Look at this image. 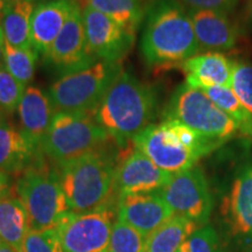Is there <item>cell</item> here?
<instances>
[{
  "label": "cell",
  "mask_w": 252,
  "mask_h": 252,
  "mask_svg": "<svg viewBox=\"0 0 252 252\" xmlns=\"http://www.w3.org/2000/svg\"><path fill=\"white\" fill-rule=\"evenodd\" d=\"M77 0H45L36 4L32 15V48L43 59L77 5Z\"/></svg>",
  "instance_id": "obj_17"
},
{
  "label": "cell",
  "mask_w": 252,
  "mask_h": 252,
  "mask_svg": "<svg viewBox=\"0 0 252 252\" xmlns=\"http://www.w3.org/2000/svg\"><path fill=\"white\" fill-rule=\"evenodd\" d=\"M58 174L69 209L74 214H87L112 203L116 194L115 159L99 149L58 166Z\"/></svg>",
  "instance_id": "obj_3"
},
{
  "label": "cell",
  "mask_w": 252,
  "mask_h": 252,
  "mask_svg": "<svg viewBox=\"0 0 252 252\" xmlns=\"http://www.w3.org/2000/svg\"><path fill=\"white\" fill-rule=\"evenodd\" d=\"M230 88L252 116V62L242 60L234 62Z\"/></svg>",
  "instance_id": "obj_29"
},
{
  "label": "cell",
  "mask_w": 252,
  "mask_h": 252,
  "mask_svg": "<svg viewBox=\"0 0 252 252\" xmlns=\"http://www.w3.org/2000/svg\"><path fill=\"white\" fill-rule=\"evenodd\" d=\"M31 230L30 220L18 196L8 195L0 201V241L23 252L24 241Z\"/></svg>",
  "instance_id": "obj_22"
},
{
  "label": "cell",
  "mask_w": 252,
  "mask_h": 252,
  "mask_svg": "<svg viewBox=\"0 0 252 252\" xmlns=\"http://www.w3.org/2000/svg\"><path fill=\"white\" fill-rule=\"evenodd\" d=\"M158 193L175 215L190 220L198 228L209 223L214 209V196L201 167L194 166L176 173Z\"/></svg>",
  "instance_id": "obj_9"
},
{
  "label": "cell",
  "mask_w": 252,
  "mask_h": 252,
  "mask_svg": "<svg viewBox=\"0 0 252 252\" xmlns=\"http://www.w3.org/2000/svg\"><path fill=\"white\" fill-rule=\"evenodd\" d=\"M197 229L190 220L174 214L145 238L144 252H176Z\"/></svg>",
  "instance_id": "obj_23"
},
{
  "label": "cell",
  "mask_w": 252,
  "mask_h": 252,
  "mask_svg": "<svg viewBox=\"0 0 252 252\" xmlns=\"http://www.w3.org/2000/svg\"><path fill=\"white\" fill-rule=\"evenodd\" d=\"M2 117H4V113H2L1 110H0V121H1Z\"/></svg>",
  "instance_id": "obj_39"
},
{
  "label": "cell",
  "mask_w": 252,
  "mask_h": 252,
  "mask_svg": "<svg viewBox=\"0 0 252 252\" xmlns=\"http://www.w3.org/2000/svg\"><path fill=\"white\" fill-rule=\"evenodd\" d=\"M17 111L20 131L36 150L41 151V144L56 113L48 93L35 86L27 87Z\"/></svg>",
  "instance_id": "obj_18"
},
{
  "label": "cell",
  "mask_w": 252,
  "mask_h": 252,
  "mask_svg": "<svg viewBox=\"0 0 252 252\" xmlns=\"http://www.w3.org/2000/svg\"><path fill=\"white\" fill-rule=\"evenodd\" d=\"M117 208L111 203L87 214L69 213L56 226L64 252H106Z\"/></svg>",
  "instance_id": "obj_10"
},
{
  "label": "cell",
  "mask_w": 252,
  "mask_h": 252,
  "mask_svg": "<svg viewBox=\"0 0 252 252\" xmlns=\"http://www.w3.org/2000/svg\"><path fill=\"white\" fill-rule=\"evenodd\" d=\"M4 47H5V37H4V33H2L1 26H0V63H2V60H4Z\"/></svg>",
  "instance_id": "obj_35"
},
{
  "label": "cell",
  "mask_w": 252,
  "mask_h": 252,
  "mask_svg": "<svg viewBox=\"0 0 252 252\" xmlns=\"http://www.w3.org/2000/svg\"><path fill=\"white\" fill-rule=\"evenodd\" d=\"M186 243L189 252H228L219 232L210 224L198 228Z\"/></svg>",
  "instance_id": "obj_31"
},
{
  "label": "cell",
  "mask_w": 252,
  "mask_h": 252,
  "mask_svg": "<svg viewBox=\"0 0 252 252\" xmlns=\"http://www.w3.org/2000/svg\"><path fill=\"white\" fill-rule=\"evenodd\" d=\"M83 23L88 47L97 60L121 62L134 45L135 35L90 6L83 8Z\"/></svg>",
  "instance_id": "obj_13"
},
{
  "label": "cell",
  "mask_w": 252,
  "mask_h": 252,
  "mask_svg": "<svg viewBox=\"0 0 252 252\" xmlns=\"http://www.w3.org/2000/svg\"><path fill=\"white\" fill-rule=\"evenodd\" d=\"M188 9H214V11L231 13L239 0H179Z\"/></svg>",
  "instance_id": "obj_32"
},
{
  "label": "cell",
  "mask_w": 252,
  "mask_h": 252,
  "mask_svg": "<svg viewBox=\"0 0 252 252\" xmlns=\"http://www.w3.org/2000/svg\"><path fill=\"white\" fill-rule=\"evenodd\" d=\"M42 154L28 141L20 128L4 119L0 121V171L9 175L23 174L28 167L42 159Z\"/></svg>",
  "instance_id": "obj_20"
},
{
  "label": "cell",
  "mask_w": 252,
  "mask_h": 252,
  "mask_svg": "<svg viewBox=\"0 0 252 252\" xmlns=\"http://www.w3.org/2000/svg\"><path fill=\"white\" fill-rule=\"evenodd\" d=\"M145 237L139 231L117 220L113 224L106 252H144Z\"/></svg>",
  "instance_id": "obj_27"
},
{
  "label": "cell",
  "mask_w": 252,
  "mask_h": 252,
  "mask_svg": "<svg viewBox=\"0 0 252 252\" xmlns=\"http://www.w3.org/2000/svg\"><path fill=\"white\" fill-rule=\"evenodd\" d=\"M0 252H17L13 248L9 247L8 244L4 243V242L0 241Z\"/></svg>",
  "instance_id": "obj_36"
},
{
  "label": "cell",
  "mask_w": 252,
  "mask_h": 252,
  "mask_svg": "<svg viewBox=\"0 0 252 252\" xmlns=\"http://www.w3.org/2000/svg\"><path fill=\"white\" fill-rule=\"evenodd\" d=\"M30 220L31 230L54 229L70 212L58 171L40 159L25 171L15 185Z\"/></svg>",
  "instance_id": "obj_4"
},
{
  "label": "cell",
  "mask_w": 252,
  "mask_h": 252,
  "mask_svg": "<svg viewBox=\"0 0 252 252\" xmlns=\"http://www.w3.org/2000/svg\"><path fill=\"white\" fill-rule=\"evenodd\" d=\"M26 88L0 63V110L4 116L17 111Z\"/></svg>",
  "instance_id": "obj_28"
},
{
  "label": "cell",
  "mask_w": 252,
  "mask_h": 252,
  "mask_svg": "<svg viewBox=\"0 0 252 252\" xmlns=\"http://www.w3.org/2000/svg\"><path fill=\"white\" fill-rule=\"evenodd\" d=\"M176 252H189V251H188V247H187V243H186V242H185V243H184V244H182L180 248H179V250H178V251H176Z\"/></svg>",
  "instance_id": "obj_38"
},
{
  "label": "cell",
  "mask_w": 252,
  "mask_h": 252,
  "mask_svg": "<svg viewBox=\"0 0 252 252\" xmlns=\"http://www.w3.org/2000/svg\"><path fill=\"white\" fill-rule=\"evenodd\" d=\"M162 116L163 121L174 119L222 145L239 132L236 123L202 90L186 83L176 88Z\"/></svg>",
  "instance_id": "obj_7"
},
{
  "label": "cell",
  "mask_w": 252,
  "mask_h": 252,
  "mask_svg": "<svg viewBox=\"0 0 252 252\" xmlns=\"http://www.w3.org/2000/svg\"><path fill=\"white\" fill-rule=\"evenodd\" d=\"M179 69L185 72L186 84L195 89L231 87L234 62L222 53H200L181 63Z\"/></svg>",
  "instance_id": "obj_19"
},
{
  "label": "cell",
  "mask_w": 252,
  "mask_h": 252,
  "mask_svg": "<svg viewBox=\"0 0 252 252\" xmlns=\"http://www.w3.org/2000/svg\"><path fill=\"white\" fill-rule=\"evenodd\" d=\"M36 61L37 54L33 48H18L5 41L2 64L25 87L34 76Z\"/></svg>",
  "instance_id": "obj_26"
},
{
  "label": "cell",
  "mask_w": 252,
  "mask_h": 252,
  "mask_svg": "<svg viewBox=\"0 0 252 252\" xmlns=\"http://www.w3.org/2000/svg\"><path fill=\"white\" fill-rule=\"evenodd\" d=\"M86 6H90L108 15L123 28L135 35L138 28L145 19L146 7L143 0H83Z\"/></svg>",
  "instance_id": "obj_24"
},
{
  "label": "cell",
  "mask_w": 252,
  "mask_h": 252,
  "mask_svg": "<svg viewBox=\"0 0 252 252\" xmlns=\"http://www.w3.org/2000/svg\"><path fill=\"white\" fill-rule=\"evenodd\" d=\"M222 229L226 237L241 247L252 239V160L232 172L224 186L219 208Z\"/></svg>",
  "instance_id": "obj_8"
},
{
  "label": "cell",
  "mask_w": 252,
  "mask_h": 252,
  "mask_svg": "<svg viewBox=\"0 0 252 252\" xmlns=\"http://www.w3.org/2000/svg\"><path fill=\"white\" fill-rule=\"evenodd\" d=\"M200 90H202L220 110H223L236 123L238 131L242 134L252 139V116L244 108L231 88L207 87Z\"/></svg>",
  "instance_id": "obj_25"
},
{
  "label": "cell",
  "mask_w": 252,
  "mask_h": 252,
  "mask_svg": "<svg viewBox=\"0 0 252 252\" xmlns=\"http://www.w3.org/2000/svg\"><path fill=\"white\" fill-rule=\"evenodd\" d=\"M157 109L156 89L131 72L122 71L106 91L93 117L119 146L125 147L153 124Z\"/></svg>",
  "instance_id": "obj_2"
},
{
  "label": "cell",
  "mask_w": 252,
  "mask_h": 252,
  "mask_svg": "<svg viewBox=\"0 0 252 252\" xmlns=\"http://www.w3.org/2000/svg\"><path fill=\"white\" fill-rule=\"evenodd\" d=\"M198 46L208 52H225L236 46L239 28L229 13L214 9H188Z\"/></svg>",
  "instance_id": "obj_16"
},
{
  "label": "cell",
  "mask_w": 252,
  "mask_h": 252,
  "mask_svg": "<svg viewBox=\"0 0 252 252\" xmlns=\"http://www.w3.org/2000/svg\"><path fill=\"white\" fill-rule=\"evenodd\" d=\"M23 252H64L56 228L30 230L24 241Z\"/></svg>",
  "instance_id": "obj_30"
},
{
  "label": "cell",
  "mask_w": 252,
  "mask_h": 252,
  "mask_svg": "<svg viewBox=\"0 0 252 252\" xmlns=\"http://www.w3.org/2000/svg\"><path fill=\"white\" fill-rule=\"evenodd\" d=\"M11 175L0 171V201L11 195Z\"/></svg>",
  "instance_id": "obj_33"
},
{
  "label": "cell",
  "mask_w": 252,
  "mask_h": 252,
  "mask_svg": "<svg viewBox=\"0 0 252 252\" xmlns=\"http://www.w3.org/2000/svg\"><path fill=\"white\" fill-rule=\"evenodd\" d=\"M45 60L62 76L89 67L98 61L88 47L83 9L80 2L75 6Z\"/></svg>",
  "instance_id": "obj_12"
},
{
  "label": "cell",
  "mask_w": 252,
  "mask_h": 252,
  "mask_svg": "<svg viewBox=\"0 0 252 252\" xmlns=\"http://www.w3.org/2000/svg\"><path fill=\"white\" fill-rule=\"evenodd\" d=\"M172 173L159 168L138 149L130 151L117 165L115 178L116 195L158 193L172 180Z\"/></svg>",
  "instance_id": "obj_14"
},
{
  "label": "cell",
  "mask_w": 252,
  "mask_h": 252,
  "mask_svg": "<svg viewBox=\"0 0 252 252\" xmlns=\"http://www.w3.org/2000/svg\"><path fill=\"white\" fill-rule=\"evenodd\" d=\"M132 143L159 168L172 174L191 168L203 158L182 143L167 121L147 126Z\"/></svg>",
  "instance_id": "obj_11"
},
{
  "label": "cell",
  "mask_w": 252,
  "mask_h": 252,
  "mask_svg": "<svg viewBox=\"0 0 252 252\" xmlns=\"http://www.w3.org/2000/svg\"><path fill=\"white\" fill-rule=\"evenodd\" d=\"M36 0H8L1 26L6 42L18 48H32L31 23Z\"/></svg>",
  "instance_id": "obj_21"
},
{
  "label": "cell",
  "mask_w": 252,
  "mask_h": 252,
  "mask_svg": "<svg viewBox=\"0 0 252 252\" xmlns=\"http://www.w3.org/2000/svg\"><path fill=\"white\" fill-rule=\"evenodd\" d=\"M244 25L248 30L252 31V0H248L244 8Z\"/></svg>",
  "instance_id": "obj_34"
},
{
  "label": "cell",
  "mask_w": 252,
  "mask_h": 252,
  "mask_svg": "<svg viewBox=\"0 0 252 252\" xmlns=\"http://www.w3.org/2000/svg\"><path fill=\"white\" fill-rule=\"evenodd\" d=\"M140 49L145 63L158 70L179 68L200 54L188 9L179 0H152L146 6Z\"/></svg>",
  "instance_id": "obj_1"
},
{
  "label": "cell",
  "mask_w": 252,
  "mask_h": 252,
  "mask_svg": "<svg viewBox=\"0 0 252 252\" xmlns=\"http://www.w3.org/2000/svg\"><path fill=\"white\" fill-rule=\"evenodd\" d=\"M118 220L139 231L145 238L174 215L159 193L128 194L117 198Z\"/></svg>",
  "instance_id": "obj_15"
},
{
  "label": "cell",
  "mask_w": 252,
  "mask_h": 252,
  "mask_svg": "<svg viewBox=\"0 0 252 252\" xmlns=\"http://www.w3.org/2000/svg\"><path fill=\"white\" fill-rule=\"evenodd\" d=\"M123 71L121 62L98 60L89 67L63 75L49 87L56 112L94 113L106 91Z\"/></svg>",
  "instance_id": "obj_5"
},
{
  "label": "cell",
  "mask_w": 252,
  "mask_h": 252,
  "mask_svg": "<svg viewBox=\"0 0 252 252\" xmlns=\"http://www.w3.org/2000/svg\"><path fill=\"white\" fill-rule=\"evenodd\" d=\"M8 0H0V23H1V18H2V13H4V9L7 5Z\"/></svg>",
  "instance_id": "obj_37"
},
{
  "label": "cell",
  "mask_w": 252,
  "mask_h": 252,
  "mask_svg": "<svg viewBox=\"0 0 252 252\" xmlns=\"http://www.w3.org/2000/svg\"><path fill=\"white\" fill-rule=\"evenodd\" d=\"M110 135L89 113L56 112L41 152L56 166L102 149Z\"/></svg>",
  "instance_id": "obj_6"
}]
</instances>
